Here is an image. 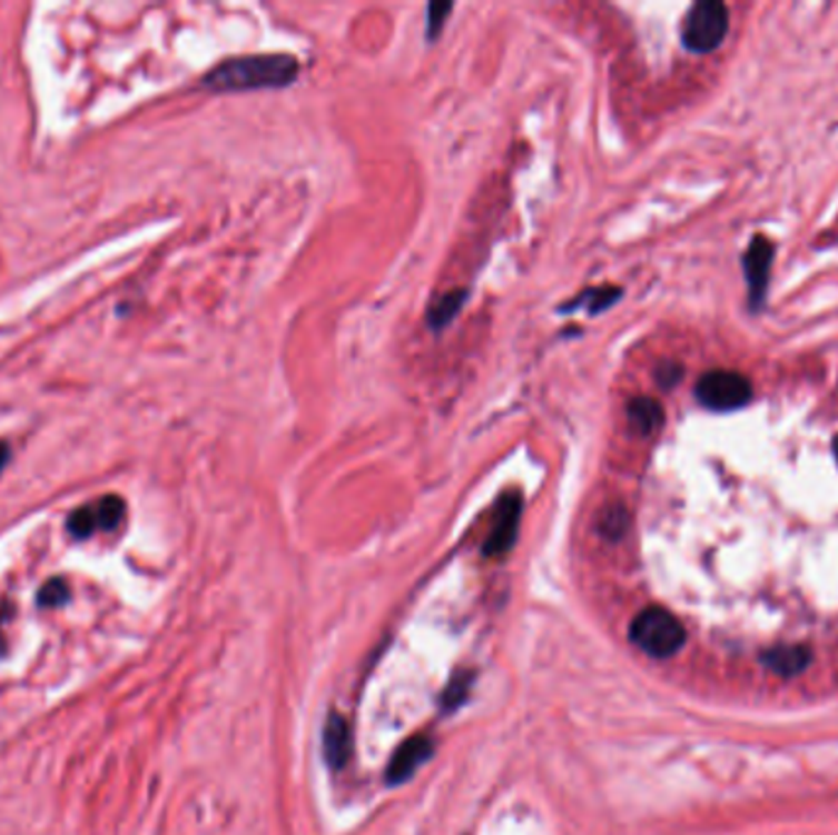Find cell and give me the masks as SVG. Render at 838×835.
<instances>
[{
    "mask_svg": "<svg viewBox=\"0 0 838 835\" xmlns=\"http://www.w3.org/2000/svg\"><path fill=\"white\" fill-rule=\"evenodd\" d=\"M299 77V62L289 54H253L236 57L214 67L201 79L211 91H255L283 89Z\"/></svg>",
    "mask_w": 838,
    "mask_h": 835,
    "instance_id": "cell-1",
    "label": "cell"
},
{
    "mask_svg": "<svg viewBox=\"0 0 838 835\" xmlns=\"http://www.w3.org/2000/svg\"><path fill=\"white\" fill-rule=\"evenodd\" d=\"M630 639L645 655L654 659H667L684 647L687 633L670 610L652 605V608L638 613L633 625H630Z\"/></svg>",
    "mask_w": 838,
    "mask_h": 835,
    "instance_id": "cell-2",
    "label": "cell"
},
{
    "mask_svg": "<svg viewBox=\"0 0 838 835\" xmlns=\"http://www.w3.org/2000/svg\"><path fill=\"white\" fill-rule=\"evenodd\" d=\"M728 32V8L716 0H701L691 6L684 18L682 42L687 50L707 54L719 47Z\"/></svg>",
    "mask_w": 838,
    "mask_h": 835,
    "instance_id": "cell-3",
    "label": "cell"
},
{
    "mask_svg": "<svg viewBox=\"0 0 838 835\" xmlns=\"http://www.w3.org/2000/svg\"><path fill=\"white\" fill-rule=\"evenodd\" d=\"M694 392L703 407L713 411H731L748 402L752 387L746 375L736 370H711L701 375Z\"/></svg>",
    "mask_w": 838,
    "mask_h": 835,
    "instance_id": "cell-4",
    "label": "cell"
},
{
    "mask_svg": "<svg viewBox=\"0 0 838 835\" xmlns=\"http://www.w3.org/2000/svg\"><path fill=\"white\" fill-rule=\"evenodd\" d=\"M520 515H522V495L517 490L505 493L501 500H497V513H495V525L491 529L489 539H485L483 554L485 556H503L517 539V527H520Z\"/></svg>",
    "mask_w": 838,
    "mask_h": 835,
    "instance_id": "cell-5",
    "label": "cell"
},
{
    "mask_svg": "<svg viewBox=\"0 0 838 835\" xmlns=\"http://www.w3.org/2000/svg\"><path fill=\"white\" fill-rule=\"evenodd\" d=\"M432 753H434V745L430 737H424V735L410 737V740L400 745L395 757L391 759V767H387V782L391 784L407 782L412 774H415L424 762L432 757Z\"/></svg>",
    "mask_w": 838,
    "mask_h": 835,
    "instance_id": "cell-6",
    "label": "cell"
},
{
    "mask_svg": "<svg viewBox=\"0 0 838 835\" xmlns=\"http://www.w3.org/2000/svg\"><path fill=\"white\" fill-rule=\"evenodd\" d=\"M746 272H748V285H750V299L752 307H758L765 299V289H768V277H770V265H772V243L768 238L758 236L752 240L746 258Z\"/></svg>",
    "mask_w": 838,
    "mask_h": 835,
    "instance_id": "cell-7",
    "label": "cell"
},
{
    "mask_svg": "<svg viewBox=\"0 0 838 835\" xmlns=\"http://www.w3.org/2000/svg\"><path fill=\"white\" fill-rule=\"evenodd\" d=\"M324 755L334 769H342L351 757V728H348V723L338 716V713H332V716L326 718Z\"/></svg>",
    "mask_w": 838,
    "mask_h": 835,
    "instance_id": "cell-8",
    "label": "cell"
},
{
    "mask_svg": "<svg viewBox=\"0 0 838 835\" xmlns=\"http://www.w3.org/2000/svg\"><path fill=\"white\" fill-rule=\"evenodd\" d=\"M762 662L768 664V667L780 674V676H795L799 672H805L809 667L811 662V652L807 647L801 645H780V647H772L762 655Z\"/></svg>",
    "mask_w": 838,
    "mask_h": 835,
    "instance_id": "cell-9",
    "label": "cell"
},
{
    "mask_svg": "<svg viewBox=\"0 0 838 835\" xmlns=\"http://www.w3.org/2000/svg\"><path fill=\"white\" fill-rule=\"evenodd\" d=\"M628 419L638 434L650 437V434H654L664 425V411L658 399L635 397L628 402Z\"/></svg>",
    "mask_w": 838,
    "mask_h": 835,
    "instance_id": "cell-10",
    "label": "cell"
},
{
    "mask_svg": "<svg viewBox=\"0 0 838 835\" xmlns=\"http://www.w3.org/2000/svg\"><path fill=\"white\" fill-rule=\"evenodd\" d=\"M466 299H469V292H466V289H454V292L442 295V297L436 299L434 305L430 307V311H427V324L432 326L434 331L444 329V326H448V324H452V321L456 319V314L461 311V307L466 305Z\"/></svg>",
    "mask_w": 838,
    "mask_h": 835,
    "instance_id": "cell-11",
    "label": "cell"
},
{
    "mask_svg": "<svg viewBox=\"0 0 838 835\" xmlns=\"http://www.w3.org/2000/svg\"><path fill=\"white\" fill-rule=\"evenodd\" d=\"M618 299H621V289L618 287H597V289H586L584 295L574 297L572 301H566V305H562V311H572L576 307L586 305V311L593 317V314H601L611 305H615Z\"/></svg>",
    "mask_w": 838,
    "mask_h": 835,
    "instance_id": "cell-12",
    "label": "cell"
},
{
    "mask_svg": "<svg viewBox=\"0 0 838 835\" xmlns=\"http://www.w3.org/2000/svg\"><path fill=\"white\" fill-rule=\"evenodd\" d=\"M96 523H99L101 531H114L126 517V500L118 495H103V498L93 505Z\"/></svg>",
    "mask_w": 838,
    "mask_h": 835,
    "instance_id": "cell-13",
    "label": "cell"
},
{
    "mask_svg": "<svg viewBox=\"0 0 838 835\" xmlns=\"http://www.w3.org/2000/svg\"><path fill=\"white\" fill-rule=\"evenodd\" d=\"M69 596H71V590L67 580L55 576L50 580H45L34 600H38L40 608H62V605L69 603Z\"/></svg>",
    "mask_w": 838,
    "mask_h": 835,
    "instance_id": "cell-14",
    "label": "cell"
},
{
    "mask_svg": "<svg viewBox=\"0 0 838 835\" xmlns=\"http://www.w3.org/2000/svg\"><path fill=\"white\" fill-rule=\"evenodd\" d=\"M96 529H99V523H96L93 505H83L67 517V531L75 539H89Z\"/></svg>",
    "mask_w": 838,
    "mask_h": 835,
    "instance_id": "cell-15",
    "label": "cell"
},
{
    "mask_svg": "<svg viewBox=\"0 0 838 835\" xmlns=\"http://www.w3.org/2000/svg\"><path fill=\"white\" fill-rule=\"evenodd\" d=\"M599 525H601V531H603L605 537L618 539L628 529V513H625V507L618 505V507H609V510H603Z\"/></svg>",
    "mask_w": 838,
    "mask_h": 835,
    "instance_id": "cell-16",
    "label": "cell"
},
{
    "mask_svg": "<svg viewBox=\"0 0 838 835\" xmlns=\"http://www.w3.org/2000/svg\"><path fill=\"white\" fill-rule=\"evenodd\" d=\"M454 6L452 3H432L430 10H427V38L430 40H436L440 38V32L444 28V22L448 18V13H452Z\"/></svg>",
    "mask_w": 838,
    "mask_h": 835,
    "instance_id": "cell-17",
    "label": "cell"
},
{
    "mask_svg": "<svg viewBox=\"0 0 838 835\" xmlns=\"http://www.w3.org/2000/svg\"><path fill=\"white\" fill-rule=\"evenodd\" d=\"M654 378H658L660 387L670 390V387L682 380V366H677V362H662V366L654 370Z\"/></svg>",
    "mask_w": 838,
    "mask_h": 835,
    "instance_id": "cell-18",
    "label": "cell"
},
{
    "mask_svg": "<svg viewBox=\"0 0 838 835\" xmlns=\"http://www.w3.org/2000/svg\"><path fill=\"white\" fill-rule=\"evenodd\" d=\"M8 461H10V446H8V441L0 439V474H3V468L8 466Z\"/></svg>",
    "mask_w": 838,
    "mask_h": 835,
    "instance_id": "cell-19",
    "label": "cell"
},
{
    "mask_svg": "<svg viewBox=\"0 0 838 835\" xmlns=\"http://www.w3.org/2000/svg\"><path fill=\"white\" fill-rule=\"evenodd\" d=\"M834 456H836V464H838V437L834 439Z\"/></svg>",
    "mask_w": 838,
    "mask_h": 835,
    "instance_id": "cell-20",
    "label": "cell"
}]
</instances>
